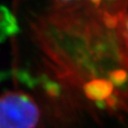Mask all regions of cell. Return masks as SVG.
<instances>
[{
	"instance_id": "5",
	"label": "cell",
	"mask_w": 128,
	"mask_h": 128,
	"mask_svg": "<svg viewBox=\"0 0 128 128\" xmlns=\"http://www.w3.org/2000/svg\"><path fill=\"white\" fill-rule=\"evenodd\" d=\"M107 79L114 84V86L122 87L128 82V70L122 68L112 69L107 74Z\"/></svg>"
},
{
	"instance_id": "3",
	"label": "cell",
	"mask_w": 128,
	"mask_h": 128,
	"mask_svg": "<svg viewBox=\"0 0 128 128\" xmlns=\"http://www.w3.org/2000/svg\"><path fill=\"white\" fill-rule=\"evenodd\" d=\"M87 3L104 17L122 19L127 15L128 0H87Z\"/></svg>"
},
{
	"instance_id": "6",
	"label": "cell",
	"mask_w": 128,
	"mask_h": 128,
	"mask_svg": "<svg viewBox=\"0 0 128 128\" xmlns=\"http://www.w3.org/2000/svg\"><path fill=\"white\" fill-rule=\"evenodd\" d=\"M56 3L60 4L61 6H68V5H71V6H76V4L78 3H81L84 0H53Z\"/></svg>"
},
{
	"instance_id": "2",
	"label": "cell",
	"mask_w": 128,
	"mask_h": 128,
	"mask_svg": "<svg viewBox=\"0 0 128 128\" xmlns=\"http://www.w3.org/2000/svg\"><path fill=\"white\" fill-rule=\"evenodd\" d=\"M82 89L84 96L98 104H102L114 94V84L104 77L90 79L84 84Z\"/></svg>"
},
{
	"instance_id": "1",
	"label": "cell",
	"mask_w": 128,
	"mask_h": 128,
	"mask_svg": "<svg viewBox=\"0 0 128 128\" xmlns=\"http://www.w3.org/2000/svg\"><path fill=\"white\" fill-rule=\"evenodd\" d=\"M40 109L32 96L22 91L0 95V128H36Z\"/></svg>"
},
{
	"instance_id": "4",
	"label": "cell",
	"mask_w": 128,
	"mask_h": 128,
	"mask_svg": "<svg viewBox=\"0 0 128 128\" xmlns=\"http://www.w3.org/2000/svg\"><path fill=\"white\" fill-rule=\"evenodd\" d=\"M19 32L17 20L5 6H0V42L9 36H14Z\"/></svg>"
},
{
	"instance_id": "7",
	"label": "cell",
	"mask_w": 128,
	"mask_h": 128,
	"mask_svg": "<svg viewBox=\"0 0 128 128\" xmlns=\"http://www.w3.org/2000/svg\"><path fill=\"white\" fill-rule=\"evenodd\" d=\"M124 32H125V35L128 40V15H126L125 22H124Z\"/></svg>"
}]
</instances>
